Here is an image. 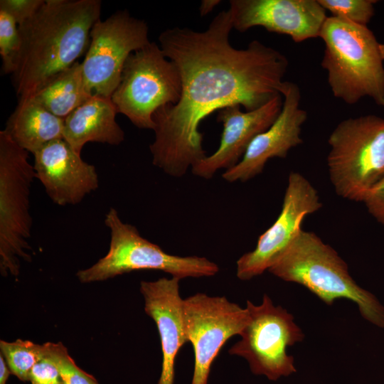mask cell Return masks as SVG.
<instances>
[{
    "label": "cell",
    "mask_w": 384,
    "mask_h": 384,
    "mask_svg": "<svg viewBox=\"0 0 384 384\" xmlns=\"http://www.w3.org/2000/svg\"><path fill=\"white\" fill-rule=\"evenodd\" d=\"M179 281L180 279L171 277L140 283L144 311L154 321L161 340L162 365L158 384L174 383L176 358L181 348L188 342Z\"/></svg>",
    "instance_id": "e0dca14e"
},
{
    "label": "cell",
    "mask_w": 384,
    "mask_h": 384,
    "mask_svg": "<svg viewBox=\"0 0 384 384\" xmlns=\"http://www.w3.org/2000/svg\"><path fill=\"white\" fill-rule=\"evenodd\" d=\"M233 28L228 9L203 31L176 26L159 36L160 48L181 79L178 102L153 115L152 164L167 175L181 177L206 156L199 127L210 114L235 105L254 110L281 94L287 57L257 40L245 48L233 47L229 40Z\"/></svg>",
    "instance_id": "6da1fadb"
},
{
    "label": "cell",
    "mask_w": 384,
    "mask_h": 384,
    "mask_svg": "<svg viewBox=\"0 0 384 384\" xmlns=\"http://www.w3.org/2000/svg\"><path fill=\"white\" fill-rule=\"evenodd\" d=\"M331 16L367 26L375 14L374 0H318Z\"/></svg>",
    "instance_id": "cb8c5ba5"
},
{
    "label": "cell",
    "mask_w": 384,
    "mask_h": 384,
    "mask_svg": "<svg viewBox=\"0 0 384 384\" xmlns=\"http://www.w3.org/2000/svg\"><path fill=\"white\" fill-rule=\"evenodd\" d=\"M117 110L110 97L92 95L64 119L63 139L77 153L87 142L117 146L124 132L116 121Z\"/></svg>",
    "instance_id": "ac0fdd59"
},
{
    "label": "cell",
    "mask_w": 384,
    "mask_h": 384,
    "mask_svg": "<svg viewBox=\"0 0 384 384\" xmlns=\"http://www.w3.org/2000/svg\"><path fill=\"white\" fill-rule=\"evenodd\" d=\"M148 33L146 21L132 16L127 10L94 24L81 63L85 85L91 95L111 98L129 55L150 43Z\"/></svg>",
    "instance_id": "30bf717a"
},
{
    "label": "cell",
    "mask_w": 384,
    "mask_h": 384,
    "mask_svg": "<svg viewBox=\"0 0 384 384\" xmlns=\"http://www.w3.org/2000/svg\"><path fill=\"white\" fill-rule=\"evenodd\" d=\"M233 27L239 32L260 26L296 43L319 37L328 17L318 0H231Z\"/></svg>",
    "instance_id": "4fadbf2b"
},
{
    "label": "cell",
    "mask_w": 384,
    "mask_h": 384,
    "mask_svg": "<svg viewBox=\"0 0 384 384\" xmlns=\"http://www.w3.org/2000/svg\"><path fill=\"white\" fill-rule=\"evenodd\" d=\"M380 50L381 56L384 60V43H380Z\"/></svg>",
    "instance_id": "f546056e"
},
{
    "label": "cell",
    "mask_w": 384,
    "mask_h": 384,
    "mask_svg": "<svg viewBox=\"0 0 384 384\" xmlns=\"http://www.w3.org/2000/svg\"><path fill=\"white\" fill-rule=\"evenodd\" d=\"M363 202L368 213L384 225V177L368 192Z\"/></svg>",
    "instance_id": "4316f807"
},
{
    "label": "cell",
    "mask_w": 384,
    "mask_h": 384,
    "mask_svg": "<svg viewBox=\"0 0 384 384\" xmlns=\"http://www.w3.org/2000/svg\"><path fill=\"white\" fill-rule=\"evenodd\" d=\"M42 346L43 353L55 366L65 384H99L92 375L75 364L60 342H47Z\"/></svg>",
    "instance_id": "603a6c76"
},
{
    "label": "cell",
    "mask_w": 384,
    "mask_h": 384,
    "mask_svg": "<svg viewBox=\"0 0 384 384\" xmlns=\"http://www.w3.org/2000/svg\"><path fill=\"white\" fill-rule=\"evenodd\" d=\"M280 93L284 100L279 116L267 129L252 139L241 160L223 173L225 181H249L262 173L269 159L285 158L291 149L302 143V127L307 112L300 107L299 87L294 82L284 81Z\"/></svg>",
    "instance_id": "5bb4252c"
},
{
    "label": "cell",
    "mask_w": 384,
    "mask_h": 384,
    "mask_svg": "<svg viewBox=\"0 0 384 384\" xmlns=\"http://www.w3.org/2000/svg\"><path fill=\"white\" fill-rule=\"evenodd\" d=\"M31 384H65L52 361L43 353L31 370L29 377Z\"/></svg>",
    "instance_id": "484cf974"
},
{
    "label": "cell",
    "mask_w": 384,
    "mask_h": 384,
    "mask_svg": "<svg viewBox=\"0 0 384 384\" xmlns=\"http://www.w3.org/2000/svg\"><path fill=\"white\" fill-rule=\"evenodd\" d=\"M33 156L36 178L55 204H78L99 186L95 166L85 161L63 139L50 142Z\"/></svg>",
    "instance_id": "2e32d148"
},
{
    "label": "cell",
    "mask_w": 384,
    "mask_h": 384,
    "mask_svg": "<svg viewBox=\"0 0 384 384\" xmlns=\"http://www.w3.org/2000/svg\"><path fill=\"white\" fill-rule=\"evenodd\" d=\"M64 119L33 97L18 100L4 130L20 147L34 154L50 142L63 139Z\"/></svg>",
    "instance_id": "d6986e66"
},
{
    "label": "cell",
    "mask_w": 384,
    "mask_h": 384,
    "mask_svg": "<svg viewBox=\"0 0 384 384\" xmlns=\"http://www.w3.org/2000/svg\"><path fill=\"white\" fill-rule=\"evenodd\" d=\"M319 38L324 43L321 65L334 96L348 105L368 97L384 107V60L373 32L366 26L329 16Z\"/></svg>",
    "instance_id": "3957f363"
},
{
    "label": "cell",
    "mask_w": 384,
    "mask_h": 384,
    "mask_svg": "<svg viewBox=\"0 0 384 384\" xmlns=\"http://www.w3.org/2000/svg\"><path fill=\"white\" fill-rule=\"evenodd\" d=\"M331 182L341 197L362 201L384 177V119L368 114L338 124L329 139Z\"/></svg>",
    "instance_id": "5b68a950"
},
{
    "label": "cell",
    "mask_w": 384,
    "mask_h": 384,
    "mask_svg": "<svg viewBox=\"0 0 384 384\" xmlns=\"http://www.w3.org/2000/svg\"><path fill=\"white\" fill-rule=\"evenodd\" d=\"M0 349L11 373L23 382L29 381L31 370L41 358L42 345L28 340H1Z\"/></svg>",
    "instance_id": "44dd1931"
},
{
    "label": "cell",
    "mask_w": 384,
    "mask_h": 384,
    "mask_svg": "<svg viewBox=\"0 0 384 384\" xmlns=\"http://www.w3.org/2000/svg\"><path fill=\"white\" fill-rule=\"evenodd\" d=\"M101 6L100 0H46L31 18L18 26L21 46L13 74L18 100L33 97L86 54Z\"/></svg>",
    "instance_id": "7a4b0ae2"
},
{
    "label": "cell",
    "mask_w": 384,
    "mask_h": 384,
    "mask_svg": "<svg viewBox=\"0 0 384 384\" xmlns=\"http://www.w3.org/2000/svg\"><path fill=\"white\" fill-rule=\"evenodd\" d=\"M220 2L219 0H203L199 7L201 16H204L210 13Z\"/></svg>",
    "instance_id": "83f0119b"
},
{
    "label": "cell",
    "mask_w": 384,
    "mask_h": 384,
    "mask_svg": "<svg viewBox=\"0 0 384 384\" xmlns=\"http://www.w3.org/2000/svg\"><path fill=\"white\" fill-rule=\"evenodd\" d=\"M282 104V95L279 94L254 110L242 112L239 105L220 110L217 121L223 124V129L219 146L191 168L193 174L209 179L219 169L228 170L235 166L252 139L274 123Z\"/></svg>",
    "instance_id": "9a60e30c"
},
{
    "label": "cell",
    "mask_w": 384,
    "mask_h": 384,
    "mask_svg": "<svg viewBox=\"0 0 384 384\" xmlns=\"http://www.w3.org/2000/svg\"><path fill=\"white\" fill-rule=\"evenodd\" d=\"M11 371L1 354H0V384H6Z\"/></svg>",
    "instance_id": "f1b7e54d"
},
{
    "label": "cell",
    "mask_w": 384,
    "mask_h": 384,
    "mask_svg": "<svg viewBox=\"0 0 384 384\" xmlns=\"http://www.w3.org/2000/svg\"><path fill=\"white\" fill-rule=\"evenodd\" d=\"M21 46L18 24L11 16L0 10V55L4 74H14L16 71Z\"/></svg>",
    "instance_id": "7402d4cb"
},
{
    "label": "cell",
    "mask_w": 384,
    "mask_h": 384,
    "mask_svg": "<svg viewBox=\"0 0 384 384\" xmlns=\"http://www.w3.org/2000/svg\"><path fill=\"white\" fill-rule=\"evenodd\" d=\"M92 96L85 85L82 65L78 61L50 80L33 97L64 119Z\"/></svg>",
    "instance_id": "ffe728a7"
},
{
    "label": "cell",
    "mask_w": 384,
    "mask_h": 384,
    "mask_svg": "<svg viewBox=\"0 0 384 384\" xmlns=\"http://www.w3.org/2000/svg\"><path fill=\"white\" fill-rule=\"evenodd\" d=\"M268 271L304 286L329 305L338 298L348 299L358 305L365 319L384 327V307L356 283L346 263L312 232L302 230Z\"/></svg>",
    "instance_id": "277c9868"
},
{
    "label": "cell",
    "mask_w": 384,
    "mask_h": 384,
    "mask_svg": "<svg viewBox=\"0 0 384 384\" xmlns=\"http://www.w3.org/2000/svg\"><path fill=\"white\" fill-rule=\"evenodd\" d=\"M248 321L241 339L229 350L230 355L245 358L252 373L275 381L296 372L294 358L287 348L303 340L304 335L294 322L293 316L280 306H274L268 295L260 305L246 302Z\"/></svg>",
    "instance_id": "9c48e42d"
},
{
    "label": "cell",
    "mask_w": 384,
    "mask_h": 384,
    "mask_svg": "<svg viewBox=\"0 0 384 384\" xmlns=\"http://www.w3.org/2000/svg\"><path fill=\"white\" fill-rule=\"evenodd\" d=\"M182 315L194 352L191 384H207L213 361L228 339L240 335L248 321V311L225 297L197 293L183 299Z\"/></svg>",
    "instance_id": "8fae6325"
},
{
    "label": "cell",
    "mask_w": 384,
    "mask_h": 384,
    "mask_svg": "<svg viewBox=\"0 0 384 384\" xmlns=\"http://www.w3.org/2000/svg\"><path fill=\"white\" fill-rule=\"evenodd\" d=\"M181 93V79L176 64L155 42L132 53L111 99L117 112L139 129H152L153 115L160 107L176 104Z\"/></svg>",
    "instance_id": "ba28073f"
},
{
    "label": "cell",
    "mask_w": 384,
    "mask_h": 384,
    "mask_svg": "<svg viewBox=\"0 0 384 384\" xmlns=\"http://www.w3.org/2000/svg\"><path fill=\"white\" fill-rule=\"evenodd\" d=\"M321 207L311 183L301 174L291 172L278 218L259 236L255 248L238 260V278L248 280L268 270L302 230L304 218Z\"/></svg>",
    "instance_id": "7c38bea8"
},
{
    "label": "cell",
    "mask_w": 384,
    "mask_h": 384,
    "mask_svg": "<svg viewBox=\"0 0 384 384\" xmlns=\"http://www.w3.org/2000/svg\"><path fill=\"white\" fill-rule=\"evenodd\" d=\"M105 224L110 233L108 252L91 267L77 272L82 283L104 281L142 270L163 271L180 279L211 277L219 272L218 265L206 257L165 252L144 238L134 225L124 223L114 208L106 213Z\"/></svg>",
    "instance_id": "8992f818"
},
{
    "label": "cell",
    "mask_w": 384,
    "mask_h": 384,
    "mask_svg": "<svg viewBox=\"0 0 384 384\" xmlns=\"http://www.w3.org/2000/svg\"><path fill=\"white\" fill-rule=\"evenodd\" d=\"M46 0H1L0 10L6 12L21 26L31 18Z\"/></svg>",
    "instance_id": "d4e9b609"
},
{
    "label": "cell",
    "mask_w": 384,
    "mask_h": 384,
    "mask_svg": "<svg viewBox=\"0 0 384 384\" xmlns=\"http://www.w3.org/2000/svg\"><path fill=\"white\" fill-rule=\"evenodd\" d=\"M28 154L4 129L0 132V270L4 276H17L20 260H31L29 196L36 173Z\"/></svg>",
    "instance_id": "52a82bcc"
}]
</instances>
